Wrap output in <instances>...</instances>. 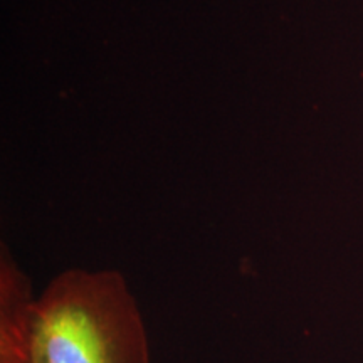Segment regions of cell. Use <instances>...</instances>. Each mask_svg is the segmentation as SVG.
<instances>
[{"label":"cell","mask_w":363,"mask_h":363,"mask_svg":"<svg viewBox=\"0 0 363 363\" xmlns=\"http://www.w3.org/2000/svg\"><path fill=\"white\" fill-rule=\"evenodd\" d=\"M34 296L29 279L4 254L0 266V363H21V348Z\"/></svg>","instance_id":"obj_2"},{"label":"cell","mask_w":363,"mask_h":363,"mask_svg":"<svg viewBox=\"0 0 363 363\" xmlns=\"http://www.w3.org/2000/svg\"><path fill=\"white\" fill-rule=\"evenodd\" d=\"M21 363H150L142 311L123 274L59 272L30 305Z\"/></svg>","instance_id":"obj_1"}]
</instances>
